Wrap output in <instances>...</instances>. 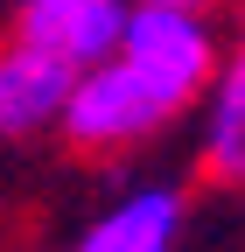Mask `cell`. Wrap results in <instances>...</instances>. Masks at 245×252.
<instances>
[{"mask_svg": "<svg viewBox=\"0 0 245 252\" xmlns=\"http://www.w3.org/2000/svg\"><path fill=\"white\" fill-rule=\"evenodd\" d=\"M203 168L210 182L245 189V28L203 84Z\"/></svg>", "mask_w": 245, "mask_h": 252, "instance_id": "obj_6", "label": "cell"}, {"mask_svg": "<svg viewBox=\"0 0 245 252\" xmlns=\"http://www.w3.org/2000/svg\"><path fill=\"white\" fill-rule=\"evenodd\" d=\"M182 217H189V203H182L175 182H140V189H126L119 203H105L91 217L70 252H175Z\"/></svg>", "mask_w": 245, "mask_h": 252, "instance_id": "obj_5", "label": "cell"}, {"mask_svg": "<svg viewBox=\"0 0 245 252\" xmlns=\"http://www.w3.org/2000/svg\"><path fill=\"white\" fill-rule=\"evenodd\" d=\"M133 7H182V14H210L217 0H133Z\"/></svg>", "mask_w": 245, "mask_h": 252, "instance_id": "obj_7", "label": "cell"}, {"mask_svg": "<svg viewBox=\"0 0 245 252\" xmlns=\"http://www.w3.org/2000/svg\"><path fill=\"white\" fill-rule=\"evenodd\" d=\"M168 119H175V112L154 98V91H147L119 56H105V63H84V70H77L56 133H63L77 154H126V147H140V140H154Z\"/></svg>", "mask_w": 245, "mask_h": 252, "instance_id": "obj_2", "label": "cell"}, {"mask_svg": "<svg viewBox=\"0 0 245 252\" xmlns=\"http://www.w3.org/2000/svg\"><path fill=\"white\" fill-rule=\"evenodd\" d=\"M126 70L154 91V98L182 119L196 98L210 70H217V28H210V14H182V7H126V28H119V49H112Z\"/></svg>", "mask_w": 245, "mask_h": 252, "instance_id": "obj_1", "label": "cell"}, {"mask_svg": "<svg viewBox=\"0 0 245 252\" xmlns=\"http://www.w3.org/2000/svg\"><path fill=\"white\" fill-rule=\"evenodd\" d=\"M70 84H77V70L63 56H49V49H35V42L14 35L7 49H0V140L56 133Z\"/></svg>", "mask_w": 245, "mask_h": 252, "instance_id": "obj_4", "label": "cell"}, {"mask_svg": "<svg viewBox=\"0 0 245 252\" xmlns=\"http://www.w3.org/2000/svg\"><path fill=\"white\" fill-rule=\"evenodd\" d=\"M126 7L133 0H14V35L84 70V63H105L119 49Z\"/></svg>", "mask_w": 245, "mask_h": 252, "instance_id": "obj_3", "label": "cell"}]
</instances>
